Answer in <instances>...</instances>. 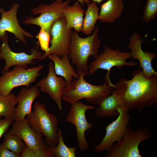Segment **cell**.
I'll use <instances>...</instances> for the list:
<instances>
[{
  "label": "cell",
  "instance_id": "cell-1",
  "mask_svg": "<svg viewBox=\"0 0 157 157\" xmlns=\"http://www.w3.org/2000/svg\"><path fill=\"white\" fill-rule=\"evenodd\" d=\"M115 90L120 96L124 107L129 111L136 108L142 112L146 107L157 105V75L146 77L143 71H133L132 78H121L115 85Z\"/></svg>",
  "mask_w": 157,
  "mask_h": 157
},
{
  "label": "cell",
  "instance_id": "cell-22",
  "mask_svg": "<svg viewBox=\"0 0 157 157\" xmlns=\"http://www.w3.org/2000/svg\"><path fill=\"white\" fill-rule=\"evenodd\" d=\"M99 10L96 2H92L88 4L82 27V32L85 35H91L92 33L99 20Z\"/></svg>",
  "mask_w": 157,
  "mask_h": 157
},
{
  "label": "cell",
  "instance_id": "cell-17",
  "mask_svg": "<svg viewBox=\"0 0 157 157\" xmlns=\"http://www.w3.org/2000/svg\"><path fill=\"white\" fill-rule=\"evenodd\" d=\"M39 88L34 85L30 88L24 87L16 96L17 105L14 113L15 121L24 119L31 112L33 102L40 94Z\"/></svg>",
  "mask_w": 157,
  "mask_h": 157
},
{
  "label": "cell",
  "instance_id": "cell-29",
  "mask_svg": "<svg viewBox=\"0 0 157 157\" xmlns=\"http://www.w3.org/2000/svg\"><path fill=\"white\" fill-rule=\"evenodd\" d=\"M0 157H20V155L8 150L3 144L0 143Z\"/></svg>",
  "mask_w": 157,
  "mask_h": 157
},
{
  "label": "cell",
  "instance_id": "cell-14",
  "mask_svg": "<svg viewBox=\"0 0 157 157\" xmlns=\"http://www.w3.org/2000/svg\"><path fill=\"white\" fill-rule=\"evenodd\" d=\"M48 72L46 77L36 83L40 91L46 93L56 102L59 110H63L62 97L64 90L67 84L64 78L56 75L55 72L54 64L52 61L49 62Z\"/></svg>",
  "mask_w": 157,
  "mask_h": 157
},
{
  "label": "cell",
  "instance_id": "cell-30",
  "mask_svg": "<svg viewBox=\"0 0 157 157\" xmlns=\"http://www.w3.org/2000/svg\"><path fill=\"white\" fill-rule=\"evenodd\" d=\"M82 6H84L85 3L87 5L90 3V0H77Z\"/></svg>",
  "mask_w": 157,
  "mask_h": 157
},
{
  "label": "cell",
  "instance_id": "cell-23",
  "mask_svg": "<svg viewBox=\"0 0 157 157\" xmlns=\"http://www.w3.org/2000/svg\"><path fill=\"white\" fill-rule=\"evenodd\" d=\"M16 96L10 93L6 95L0 94V118L4 117L14 118L15 106L17 104Z\"/></svg>",
  "mask_w": 157,
  "mask_h": 157
},
{
  "label": "cell",
  "instance_id": "cell-9",
  "mask_svg": "<svg viewBox=\"0 0 157 157\" xmlns=\"http://www.w3.org/2000/svg\"><path fill=\"white\" fill-rule=\"evenodd\" d=\"M70 0H56L50 4H41L31 9L33 15H40L38 17L28 16L23 23L25 25H37L50 33L52 24L56 20L64 17L63 13L66 7L69 5Z\"/></svg>",
  "mask_w": 157,
  "mask_h": 157
},
{
  "label": "cell",
  "instance_id": "cell-15",
  "mask_svg": "<svg viewBox=\"0 0 157 157\" xmlns=\"http://www.w3.org/2000/svg\"><path fill=\"white\" fill-rule=\"evenodd\" d=\"M143 42L142 36H140L136 32L130 36L128 47L131 50V58L138 61L139 66L146 77L157 75V72L153 68L151 63L152 60L156 57L157 54L149 51H144L141 46Z\"/></svg>",
  "mask_w": 157,
  "mask_h": 157
},
{
  "label": "cell",
  "instance_id": "cell-6",
  "mask_svg": "<svg viewBox=\"0 0 157 157\" xmlns=\"http://www.w3.org/2000/svg\"><path fill=\"white\" fill-rule=\"evenodd\" d=\"M150 127H141L133 131L128 126L122 138L119 142L113 144L106 152V157H142L139 150L140 144L151 137Z\"/></svg>",
  "mask_w": 157,
  "mask_h": 157
},
{
  "label": "cell",
  "instance_id": "cell-4",
  "mask_svg": "<svg viewBox=\"0 0 157 157\" xmlns=\"http://www.w3.org/2000/svg\"><path fill=\"white\" fill-rule=\"evenodd\" d=\"M8 131L18 136L26 145L21 157H55L43 135L34 130L25 119L14 121Z\"/></svg>",
  "mask_w": 157,
  "mask_h": 157
},
{
  "label": "cell",
  "instance_id": "cell-8",
  "mask_svg": "<svg viewBox=\"0 0 157 157\" xmlns=\"http://www.w3.org/2000/svg\"><path fill=\"white\" fill-rule=\"evenodd\" d=\"M130 58L129 52L123 51L119 48L113 49L105 45L103 51L99 54L94 60L90 63L88 74L92 75L99 69L107 70V72L105 79L110 84H113L110 79V70L114 67L120 69L125 66H137L138 64L136 62L126 61Z\"/></svg>",
  "mask_w": 157,
  "mask_h": 157
},
{
  "label": "cell",
  "instance_id": "cell-25",
  "mask_svg": "<svg viewBox=\"0 0 157 157\" xmlns=\"http://www.w3.org/2000/svg\"><path fill=\"white\" fill-rule=\"evenodd\" d=\"M59 138L56 146L52 148L53 153L56 157H75L77 147H69L64 142L63 136V131L58 129Z\"/></svg>",
  "mask_w": 157,
  "mask_h": 157
},
{
  "label": "cell",
  "instance_id": "cell-3",
  "mask_svg": "<svg viewBox=\"0 0 157 157\" xmlns=\"http://www.w3.org/2000/svg\"><path fill=\"white\" fill-rule=\"evenodd\" d=\"M99 34L98 26H96L90 35L84 38L80 37L77 32L72 31L68 55L72 65L77 67L76 71L89 74L88 61L89 57L93 56L95 59L99 54L101 40Z\"/></svg>",
  "mask_w": 157,
  "mask_h": 157
},
{
  "label": "cell",
  "instance_id": "cell-27",
  "mask_svg": "<svg viewBox=\"0 0 157 157\" xmlns=\"http://www.w3.org/2000/svg\"><path fill=\"white\" fill-rule=\"evenodd\" d=\"M37 38L41 49L47 53L50 50L49 43L51 38L50 34L42 28H40Z\"/></svg>",
  "mask_w": 157,
  "mask_h": 157
},
{
  "label": "cell",
  "instance_id": "cell-5",
  "mask_svg": "<svg viewBox=\"0 0 157 157\" xmlns=\"http://www.w3.org/2000/svg\"><path fill=\"white\" fill-rule=\"evenodd\" d=\"M34 109L26 116L25 119L34 130L43 135L45 141L52 148L56 146L58 142L59 120L54 115L49 113L45 106L39 102H35Z\"/></svg>",
  "mask_w": 157,
  "mask_h": 157
},
{
  "label": "cell",
  "instance_id": "cell-18",
  "mask_svg": "<svg viewBox=\"0 0 157 157\" xmlns=\"http://www.w3.org/2000/svg\"><path fill=\"white\" fill-rule=\"evenodd\" d=\"M96 108V116L104 118L111 116H117V109L124 107L123 102L120 96L114 90L110 95L103 99Z\"/></svg>",
  "mask_w": 157,
  "mask_h": 157
},
{
  "label": "cell",
  "instance_id": "cell-31",
  "mask_svg": "<svg viewBox=\"0 0 157 157\" xmlns=\"http://www.w3.org/2000/svg\"><path fill=\"white\" fill-rule=\"evenodd\" d=\"M90 1L94 2L99 4L103 0H90Z\"/></svg>",
  "mask_w": 157,
  "mask_h": 157
},
{
  "label": "cell",
  "instance_id": "cell-10",
  "mask_svg": "<svg viewBox=\"0 0 157 157\" xmlns=\"http://www.w3.org/2000/svg\"><path fill=\"white\" fill-rule=\"evenodd\" d=\"M95 108L94 106L85 105L79 101L71 104L66 118L67 122L75 125L76 127L78 147L81 151H85L88 149L89 145L85 138V133L93 126L92 123L87 121L85 113L87 110Z\"/></svg>",
  "mask_w": 157,
  "mask_h": 157
},
{
  "label": "cell",
  "instance_id": "cell-2",
  "mask_svg": "<svg viewBox=\"0 0 157 157\" xmlns=\"http://www.w3.org/2000/svg\"><path fill=\"white\" fill-rule=\"evenodd\" d=\"M79 76L76 79L72 80L70 84L65 88L62 100L71 104L80 99H84L88 102L97 106L104 98L111 94L115 88L106 81L101 85H92L84 79L86 74L81 72L76 71Z\"/></svg>",
  "mask_w": 157,
  "mask_h": 157
},
{
  "label": "cell",
  "instance_id": "cell-19",
  "mask_svg": "<svg viewBox=\"0 0 157 157\" xmlns=\"http://www.w3.org/2000/svg\"><path fill=\"white\" fill-rule=\"evenodd\" d=\"M48 57L53 63L56 74L65 79L67 85L70 83L73 77L76 79L79 78V75L70 63L68 55H63L61 58L58 56L53 54H50Z\"/></svg>",
  "mask_w": 157,
  "mask_h": 157
},
{
  "label": "cell",
  "instance_id": "cell-11",
  "mask_svg": "<svg viewBox=\"0 0 157 157\" xmlns=\"http://www.w3.org/2000/svg\"><path fill=\"white\" fill-rule=\"evenodd\" d=\"M71 29H68L64 17L55 21L52 24L50 31L51 44L49 51L44 53L39 60H43L51 54L62 56L68 55L71 42Z\"/></svg>",
  "mask_w": 157,
  "mask_h": 157
},
{
  "label": "cell",
  "instance_id": "cell-28",
  "mask_svg": "<svg viewBox=\"0 0 157 157\" xmlns=\"http://www.w3.org/2000/svg\"><path fill=\"white\" fill-rule=\"evenodd\" d=\"M15 121L13 118H0V139L9 129V127Z\"/></svg>",
  "mask_w": 157,
  "mask_h": 157
},
{
  "label": "cell",
  "instance_id": "cell-26",
  "mask_svg": "<svg viewBox=\"0 0 157 157\" xmlns=\"http://www.w3.org/2000/svg\"><path fill=\"white\" fill-rule=\"evenodd\" d=\"M157 15V0H147L143 13L142 20L149 22Z\"/></svg>",
  "mask_w": 157,
  "mask_h": 157
},
{
  "label": "cell",
  "instance_id": "cell-21",
  "mask_svg": "<svg viewBox=\"0 0 157 157\" xmlns=\"http://www.w3.org/2000/svg\"><path fill=\"white\" fill-rule=\"evenodd\" d=\"M85 10L78 1L71 6L69 5L65 8L63 16L65 19L66 26L68 29L74 28L78 33L82 32Z\"/></svg>",
  "mask_w": 157,
  "mask_h": 157
},
{
  "label": "cell",
  "instance_id": "cell-12",
  "mask_svg": "<svg viewBox=\"0 0 157 157\" xmlns=\"http://www.w3.org/2000/svg\"><path fill=\"white\" fill-rule=\"evenodd\" d=\"M117 118L106 128V134L101 142L95 146V151L98 153L108 150L113 143L121 140L130 121L129 110L124 107L117 110Z\"/></svg>",
  "mask_w": 157,
  "mask_h": 157
},
{
  "label": "cell",
  "instance_id": "cell-20",
  "mask_svg": "<svg viewBox=\"0 0 157 157\" xmlns=\"http://www.w3.org/2000/svg\"><path fill=\"white\" fill-rule=\"evenodd\" d=\"M124 9L123 0H108L101 5L99 20L103 23L114 22L121 16Z\"/></svg>",
  "mask_w": 157,
  "mask_h": 157
},
{
  "label": "cell",
  "instance_id": "cell-32",
  "mask_svg": "<svg viewBox=\"0 0 157 157\" xmlns=\"http://www.w3.org/2000/svg\"><path fill=\"white\" fill-rule=\"evenodd\" d=\"M1 8H0V14H1Z\"/></svg>",
  "mask_w": 157,
  "mask_h": 157
},
{
  "label": "cell",
  "instance_id": "cell-7",
  "mask_svg": "<svg viewBox=\"0 0 157 157\" xmlns=\"http://www.w3.org/2000/svg\"><path fill=\"white\" fill-rule=\"evenodd\" d=\"M43 68L42 65L29 68L27 65H18L11 71L3 72L0 77V94H8L13 88L19 86L28 88L40 75V72Z\"/></svg>",
  "mask_w": 157,
  "mask_h": 157
},
{
  "label": "cell",
  "instance_id": "cell-24",
  "mask_svg": "<svg viewBox=\"0 0 157 157\" xmlns=\"http://www.w3.org/2000/svg\"><path fill=\"white\" fill-rule=\"evenodd\" d=\"M3 144L8 150L20 155L26 145L18 136L8 131L4 134Z\"/></svg>",
  "mask_w": 157,
  "mask_h": 157
},
{
  "label": "cell",
  "instance_id": "cell-16",
  "mask_svg": "<svg viewBox=\"0 0 157 157\" xmlns=\"http://www.w3.org/2000/svg\"><path fill=\"white\" fill-rule=\"evenodd\" d=\"M2 41V44H0V59L4 60L5 62L3 72L7 71L13 66L26 65L31 64L34 60H38L42 55L40 52L34 49H32L30 54L23 52H14L9 47L8 39Z\"/></svg>",
  "mask_w": 157,
  "mask_h": 157
},
{
  "label": "cell",
  "instance_id": "cell-13",
  "mask_svg": "<svg viewBox=\"0 0 157 157\" xmlns=\"http://www.w3.org/2000/svg\"><path fill=\"white\" fill-rule=\"evenodd\" d=\"M19 7L17 3H14L9 10L5 11L1 8L0 19V39L2 40L8 39V31L14 35L16 39L27 45L25 37L32 38L33 35L24 30L19 24L17 17V12Z\"/></svg>",
  "mask_w": 157,
  "mask_h": 157
}]
</instances>
